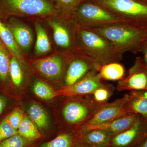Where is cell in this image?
<instances>
[{"label": "cell", "mask_w": 147, "mask_h": 147, "mask_svg": "<svg viewBox=\"0 0 147 147\" xmlns=\"http://www.w3.org/2000/svg\"><path fill=\"white\" fill-rule=\"evenodd\" d=\"M98 71L87 75L83 79L70 86H63L56 91V96H91L97 89L106 86Z\"/></svg>", "instance_id": "cell-12"}, {"label": "cell", "mask_w": 147, "mask_h": 147, "mask_svg": "<svg viewBox=\"0 0 147 147\" xmlns=\"http://www.w3.org/2000/svg\"><path fill=\"white\" fill-rule=\"evenodd\" d=\"M113 135L100 129L87 130L81 139L82 146L93 147H109Z\"/></svg>", "instance_id": "cell-15"}, {"label": "cell", "mask_w": 147, "mask_h": 147, "mask_svg": "<svg viewBox=\"0 0 147 147\" xmlns=\"http://www.w3.org/2000/svg\"><path fill=\"white\" fill-rule=\"evenodd\" d=\"M0 43H1V44H3L2 42V41H1V39H0Z\"/></svg>", "instance_id": "cell-37"}, {"label": "cell", "mask_w": 147, "mask_h": 147, "mask_svg": "<svg viewBox=\"0 0 147 147\" xmlns=\"http://www.w3.org/2000/svg\"><path fill=\"white\" fill-rule=\"evenodd\" d=\"M72 96L73 98L67 100L64 105L62 115L67 124L81 128L104 103L96 102L92 95Z\"/></svg>", "instance_id": "cell-5"}, {"label": "cell", "mask_w": 147, "mask_h": 147, "mask_svg": "<svg viewBox=\"0 0 147 147\" xmlns=\"http://www.w3.org/2000/svg\"><path fill=\"white\" fill-rule=\"evenodd\" d=\"M36 39L35 46L36 55H40L47 54L51 50L49 37L45 29L39 23L35 25Z\"/></svg>", "instance_id": "cell-20"}, {"label": "cell", "mask_w": 147, "mask_h": 147, "mask_svg": "<svg viewBox=\"0 0 147 147\" xmlns=\"http://www.w3.org/2000/svg\"><path fill=\"white\" fill-rule=\"evenodd\" d=\"M69 17L78 27L87 29L127 22L102 6L89 0L80 3Z\"/></svg>", "instance_id": "cell-3"}, {"label": "cell", "mask_w": 147, "mask_h": 147, "mask_svg": "<svg viewBox=\"0 0 147 147\" xmlns=\"http://www.w3.org/2000/svg\"><path fill=\"white\" fill-rule=\"evenodd\" d=\"M24 118L23 111L19 108H16L7 116L5 119L12 127L18 130Z\"/></svg>", "instance_id": "cell-31"}, {"label": "cell", "mask_w": 147, "mask_h": 147, "mask_svg": "<svg viewBox=\"0 0 147 147\" xmlns=\"http://www.w3.org/2000/svg\"><path fill=\"white\" fill-rule=\"evenodd\" d=\"M56 7L62 16L69 17L74 9L84 0H54Z\"/></svg>", "instance_id": "cell-25"}, {"label": "cell", "mask_w": 147, "mask_h": 147, "mask_svg": "<svg viewBox=\"0 0 147 147\" xmlns=\"http://www.w3.org/2000/svg\"><path fill=\"white\" fill-rule=\"evenodd\" d=\"M17 131L19 135L29 141H33L40 137V133L34 123L27 117H24Z\"/></svg>", "instance_id": "cell-22"}, {"label": "cell", "mask_w": 147, "mask_h": 147, "mask_svg": "<svg viewBox=\"0 0 147 147\" xmlns=\"http://www.w3.org/2000/svg\"><path fill=\"white\" fill-rule=\"evenodd\" d=\"M146 44H147V40L146 42Z\"/></svg>", "instance_id": "cell-38"}, {"label": "cell", "mask_w": 147, "mask_h": 147, "mask_svg": "<svg viewBox=\"0 0 147 147\" xmlns=\"http://www.w3.org/2000/svg\"><path fill=\"white\" fill-rule=\"evenodd\" d=\"M0 12L8 15L39 18L60 15L54 0H0Z\"/></svg>", "instance_id": "cell-4"}, {"label": "cell", "mask_w": 147, "mask_h": 147, "mask_svg": "<svg viewBox=\"0 0 147 147\" xmlns=\"http://www.w3.org/2000/svg\"><path fill=\"white\" fill-rule=\"evenodd\" d=\"M141 52L143 53V62L147 66V44H146L143 47Z\"/></svg>", "instance_id": "cell-33"}, {"label": "cell", "mask_w": 147, "mask_h": 147, "mask_svg": "<svg viewBox=\"0 0 147 147\" xmlns=\"http://www.w3.org/2000/svg\"><path fill=\"white\" fill-rule=\"evenodd\" d=\"M147 138V119L139 115L126 130L112 137L109 147H137Z\"/></svg>", "instance_id": "cell-10"}, {"label": "cell", "mask_w": 147, "mask_h": 147, "mask_svg": "<svg viewBox=\"0 0 147 147\" xmlns=\"http://www.w3.org/2000/svg\"><path fill=\"white\" fill-rule=\"evenodd\" d=\"M98 72L103 81H119L125 76L124 67L119 62L110 63L100 66Z\"/></svg>", "instance_id": "cell-19"}, {"label": "cell", "mask_w": 147, "mask_h": 147, "mask_svg": "<svg viewBox=\"0 0 147 147\" xmlns=\"http://www.w3.org/2000/svg\"><path fill=\"white\" fill-rule=\"evenodd\" d=\"M0 39L18 59L21 57L20 47L16 43L10 29L0 21Z\"/></svg>", "instance_id": "cell-21"}, {"label": "cell", "mask_w": 147, "mask_h": 147, "mask_svg": "<svg viewBox=\"0 0 147 147\" xmlns=\"http://www.w3.org/2000/svg\"><path fill=\"white\" fill-rule=\"evenodd\" d=\"M141 1L147 4V0H141Z\"/></svg>", "instance_id": "cell-35"}, {"label": "cell", "mask_w": 147, "mask_h": 147, "mask_svg": "<svg viewBox=\"0 0 147 147\" xmlns=\"http://www.w3.org/2000/svg\"><path fill=\"white\" fill-rule=\"evenodd\" d=\"M29 115L31 120L40 129L47 127L48 124V118L45 110L40 105L33 104L28 110Z\"/></svg>", "instance_id": "cell-23"}, {"label": "cell", "mask_w": 147, "mask_h": 147, "mask_svg": "<svg viewBox=\"0 0 147 147\" xmlns=\"http://www.w3.org/2000/svg\"><path fill=\"white\" fill-rule=\"evenodd\" d=\"M67 55L61 53L35 60L32 62L34 68L47 79L57 80L63 72Z\"/></svg>", "instance_id": "cell-13"}, {"label": "cell", "mask_w": 147, "mask_h": 147, "mask_svg": "<svg viewBox=\"0 0 147 147\" xmlns=\"http://www.w3.org/2000/svg\"><path fill=\"white\" fill-rule=\"evenodd\" d=\"M18 134V131L4 119L0 123V142Z\"/></svg>", "instance_id": "cell-30"}, {"label": "cell", "mask_w": 147, "mask_h": 147, "mask_svg": "<svg viewBox=\"0 0 147 147\" xmlns=\"http://www.w3.org/2000/svg\"><path fill=\"white\" fill-rule=\"evenodd\" d=\"M137 147H147V138Z\"/></svg>", "instance_id": "cell-34"}, {"label": "cell", "mask_w": 147, "mask_h": 147, "mask_svg": "<svg viewBox=\"0 0 147 147\" xmlns=\"http://www.w3.org/2000/svg\"><path fill=\"white\" fill-rule=\"evenodd\" d=\"M75 51L90 58L99 66L119 62L123 55L100 34L78 26Z\"/></svg>", "instance_id": "cell-2"}, {"label": "cell", "mask_w": 147, "mask_h": 147, "mask_svg": "<svg viewBox=\"0 0 147 147\" xmlns=\"http://www.w3.org/2000/svg\"><path fill=\"white\" fill-rule=\"evenodd\" d=\"M49 19L54 40L62 53L68 55L75 52L78 26L69 17L61 15Z\"/></svg>", "instance_id": "cell-7"}, {"label": "cell", "mask_w": 147, "mask_h": 147, "mask_svg": "<svg viewBox=\"0 0 147 147\" xmlns=\"http://www.w3.org/2000/svg\"><path fill=\"white\" fill-rule=\"evenodd\" d=\"M127 97L128 94H125L121 97L117 98L113 102L103 103L91 118L82 127H87L100 125L132 114L125 107Z\"/></svg>", "instance_id": "cell-9"}, {"label": "cell", "mask_w": 147, "mask_h": 147, "mask_svg": "<svg viewBox=\"0 0 147 147\" xmlns=\"http://www.w3.org/2000/svg\"><path fill=\"white\" fill-rule=\"evenodd\" d=\"M125 107L132 114L147 119V91H130Z\"/></svg>", "instance_id": "cell-16"}, {"label": "cell", "mask_w": 147, "mask_h": 147, "mask_svg": "<svg viewBox=\"0 0 147 147\" xmlns=\"http://www.w3.org/2000/svg\"><path fill=\"white\" fill-rule=\"evenodd\" d=\"M86 131L80 128L78 134L72 132H65L57 136L50 142L42 144L40 147H74L78 141L81 142V139Z\"/></svg>", "instance_id": "cell-18"}, {"label": "cell", "mask_w": 147, "mask_h": 147, "mask_svg": "<svg viewBox=\"0 0 147 147\" xmlns=\"http://www.w3.org/2000/svg\"><path fill=\"white\" fill-rule=\"evenodd\" d=\"M116 89L119 92L147 91V66L142 58H136L126 76L118 82Z\"/></svg>", "instance_id": "cell-11"}, {"label": "cell", "mask_w": 147, "mask_h": 147, "mask_svg": "<svg viewBox=\"0 0 147 147\" xmlns=\"http://www.w3.org/2000/svg\"><path fill=\"white\" fill-rule=\"evenodd\" d=\"M10 60L8 53L0 43V79L4 82L8 79Z\"/></svg>", "instance_id": "cell-28"}, {"label": "cell", "mask_w": 147, "mask_h": 147, "mask_svg": "<svg viewBox=\"0 0 147 147\" xmlns=\"http://www.w3.org/2000/svg\"><path fill=\"white\" fill-rule=\"evenodd\" d=\"M33 91L38 97L44 100H49L56 96V91L42 81H38L35 82L33 87Z\"/></svg>", "instance_id": "cell-24"}, {"label": "cell", "mask_w": 147, "mask_h": 147, "mask_svg": "<svg viewBox=\"0 0 147 147\" xmlns=\"http://www.w3.org/2000/svg\"><path fill=\"white\" fill-rule=\"evenodd\" d=\"M115 87L110 84L100 87L97 89L92 94V96L96 102L98 103L108 102V99L112 96L115 91Z\"/></svg>", "instance_id": "cell-27"}, {"label": "cell", "mask_w": 147, "mask_h": 147, "mask_svg": "<svg viewBox=\"0 0 147 147\" xmlns=\"http://www.w3.org/2000/svg\"><path fill=\"white\" fill-rule=\"evenodd\" d=\"M17 59L13 56L10 59L9 74L13 84L16 86H19L23 82V74Z\"/></svg>", "instance_id": "cell-26"}, {"label": "cell", "mask_w": 147, "mask_h": 147, "mask_svg": "<svg viewBox=\"0 0 147 147\" xmlns=\"http://www.w3.org/2000/svg\"><path fill=\"white\" fill-rule=\"evenodd\" d=\"M139 116L136 114H129L100 125L87 127H82L86 130L93 129H100L108 131L113 136H114L130 127L137 121Z\"/></svg>", "instance_id": "cell-14"}, {"label": "cell", "mask_w": 147, "mask_h": 147, "mask_svg": "<svg viewBox=\"0 0 147 147\" xmlns=\"http://www.w3.org/2000/svg\"><path fill=\"white\" fill-rule=\"evenodd\" d=\"M127 22L147 26V4L141 0H89Z\"/></svg>", "instance_id": "cell-6"}, {"label": "cell", "mask_w": 147, "mask_h": 147, "mask_svg": "<svg viewBox=\"0 0 147 147\" xmlns=\"http://www.w3.org/2000/svg\"><path fill=\"white\" fill-rule=\"evenodd\" d=\"M6 104V98L4 96H0V115L4 110Z\"/></svg>", "instance_id": "cell-32"}, {"label": "cell", "mask_w": 147, "mask_h": 147, "mask_svg": "<svg viewBox=\"0 0 147 147\" xmlns=\"http://www.w3.org/2000/svg\"><path fill=\"white\" fill-rule=\"evenodd\" d=\"M11 22L9 29L16 43L20 48L27 51L31 46L33 39L31 30L28 27L19 21L13 20Z\"/></svg>", "instance_id": "cell-17"}, {"label": "cell", "mask_w": 147, "mask_h": 147, "mask_svg": "<svg viewBox=\"0 0 147 147\" xmlns=\"http://www.w3.org/2000/svg\"><path fill=\"white\" fill-rule=\"evenodd\" d=\"M66 63L64 86H72L90 74L98 71L100 66L90 58L76 51L67 55Z\"/></svg>", "instance_id": "cell-8"}, {"label": "cell", "mask_w": 147, "mask_h": 147, "mask_svg": "<svg viewBox=\"0 0 147 147\" xmlns=\"http://www.w3.org/2000/svg\"><path fill=\"white\" fill-rule=\"evenodd\" d=\"M81 147H90V146H82Z\"/></svg>", "instance_id": "cell-36"}, {"label": "cell", "mask_w": 147, "mask_h": 147, "mask_svg": "<svg viewBox=\"0 0 147 147\" xmlns=\"http://www.w3.org/2000/svg\"><path fill=\"white\" fill-rule=\"evenodd\" d=\"M28 141L17 134L2 141L0 143V147H24Z\"/></svg>", "instance_id": "cell-29"}, {"label": "cell", "mask_w": 147, "mask_h": 147, "mask_svg": "<svg viewBox=\"0 0 147 147\" xmlns=\"http://www.w3.org/2000/svg\"><path fill=\"white\" fill-rule=\"evenodd\" d=\"M89 29L103 37L123 55L141 52L147 40V26L128 22Z\"/></svg>", "instance_id": "cell-1"}]
</instances>
